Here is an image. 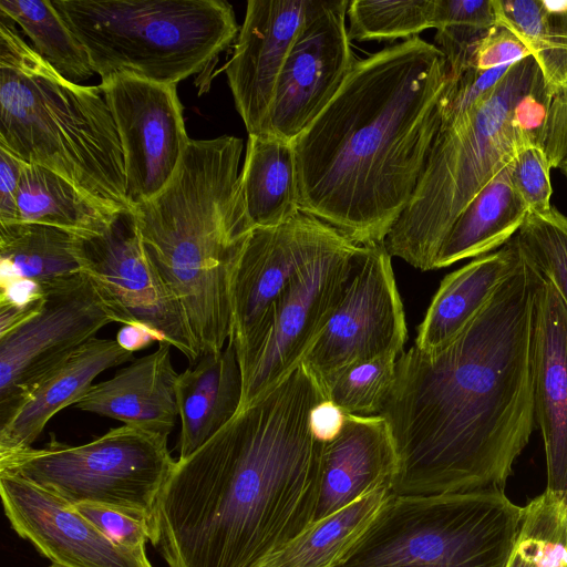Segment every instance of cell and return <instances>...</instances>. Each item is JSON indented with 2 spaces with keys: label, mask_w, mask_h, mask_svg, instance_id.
<instances>
[{
  "label": "cell",
  "mask_w": 567,
  "mask_h": 567,
  "mask_svg": "<svg viewBox=\"0 0 567 567\" xmlns=\"http://www.w3.org/2000/svg\"><path fill=\"white\" fill-rule=\"evenodd\" d=\"M73 506L115 544L133 550H145L151 536L147 519L97 503H80Z\"/></svg>",
  "instance_id": "obj_38"
},
{
  "label": "cell",
  "mask_w": 567,
  "mask_h": 567,
  "mask_svg": "<svg viewBox=\"0 0 567 567\" xmlns=\"http://www.w3.org/2000/svg\"><path fill=\"white\" fill-rule=\"evenodd\" d=\"M241 153L236 136L190 140L169 183L132 209L145 254L181 305L199 357L220 352L231 337L234 278L255 229Z\"/></svg>",
  "instance_id": "obj_4"
},
{
  "label": "cell",
  "mask_w": 567,
  "mask_h": 567,
  "mask_svg": "<svg viewBox=\"0 0 567 567\" xmlns=\"http://www.w3.org/2000/svg\"><path fill=\"white\" fill-rule=\"evenodd\" d=\"M241 394L243 375L231 340L220 352L205 354L178 373V458L189 456L234 417Z\"/></svg>",
  "instance_id": "obj_25"
},
{
  "label": "cell",
  "mask_w": 567,
  "mask_h": 567,
  "mask_svg": "<svg viewBox=\"0 0 567 567\" xmlns=\"http://www.w3.org/2000/svg\"><path fill=\"white\" fill-rule=\"evenodd\" d=\"M116 339L93 338L41 378L0 423V457L32 447L48 422L74 405L103 371L132 361Z\"/></svg>",
  "instance_id": "obj_22"
},
{
  "label": "cell",
  "mask_w": 567,
  "mask_h": 567,
  "mask_svg": "<svg viewBox=\"0 0 567 567\" xmlns=\"http://www.w3.org/2000/svg\"><path fill=\"white\" fill-rule=\"evenodd\" d=\"M496 24L492 0H434V45L445 58L449 79L471 68L477 45Z\"/></svg>",
  "instance_id": "obj_32"
},
{
  "label": "cell",
  "mask_w": 567,
  "mask_h": 567,
  "mask_svg": "<svg viewBox=\"0 0 567 567\" xmlns=\"http://www.w3.org/2000/svg\"><path fill=\"white\" fill-rule=\"evenodd\" d=\"M405 341L391 255L383 244L361 245L344 293L302 363L321 382L357 362L399 357Z\"/></svg>",
  "instance_id": "obj_13"
},
{
  "label": "cell",
  "mask_w": 567,
  "mask_h": 567,
  "mask_svg": "<svg viewBox=\"0 0 567 567\" xmlns=\"http://www.w3.org/2000/svg\"><path fill=\"white\" fill-rule=\"evenodd\" d=\"M522 257L514 236L497 250L445 276L417 328L414 346L432 351L453 340L516 269Z\"/></svg>",
  "instance_id": "obj_24"
},
{
  "label": "cell",
  "mask_w": 567,
  "mask_h": 567,
  "mask_svg": "<svg viewBox=\"0 0 567 567\" xmlns=\"http://www.w3.org/2000/svg\"><path fill=\"white\" fill-rule=\"evenodd\" d=\"M111 322L82 275L48 289L35 312L0 332V423L41 378Z\"/></svg>",
  "instance_id": "obj_12"
},
{
  "label": "cell",
  "mask_w": 567,
  "mask_h": 567,
  "mask_svg": "<svg viewBox=\"0 0 567 567\" xmlns=\"http://www.w3.org/2000/svg\"><path fill=\"white\" fill-rule=\"evenodd\" d=\"M508 166L512 185L529 212L551 207V166L542 148L532 144L518 145Z\"/></svg>",
  "instance_id": "obj_37"
},
{
  "label": "cell",
  "mask_w": 567,
  "mask_h": 567,
  "mask_svg": "<svg viewBox=\"0 0 567 567\" xmlns=\"http://www.w3.org/2000/svg\"><path fill=\"white\" fill-rule=\"evenodd\" d=\"M496 23L511 30L537 62L549 101L540 147L559 166L567 158V0H492Z\"/></svg>",
  "instance_id": "obj_20"
},
{
  "label": "cell",
  "mask_w": 567,
  "mask_h": 567,
  "mask_svg": "<svg viewBox=\"0 0 567 567\" xmlns=\"http://www.w3.org/2000/svg\"><path fill=\"white\" fill-rule=\"evenodd\" d=\"M344 411L329 400L316 404L309 415V426L313 439L329 443L337 439L346 423Z\"/></svg>",
  "instance_id": "obj_42"
},
{
  "label": "cell",
  "mask_w": 567,
  "mask_h": 567,
  "mask_svg": "<svg viewBox=\"0 0 567 567\" xmlns=\"http://www.w3.org/2000/svg\"><path fill=\"white\" fill-rule=\"evenodd\" d=\"M361 249L349 238L300 270L276 303L267 340L243 383L238 412L275 389L305 360L349 282Z\"/></svg>",
  "instance_id": "obj_14"
},
{
  "label": "cell",
  "mask_w": 567,
  "mask_h": 567,
  "mask_svg": "<svg viewBox=\"0 0 567 567\" xmlns=\"http://www.w3.org/2000/svg\"><path fill=\"white\" fill-rule=\"evenodd\" d=\"M315 0H249L224 70L248 135L270 134V110L286 58Z\"/></svg>",
  "instance_id": "obj_18"
},
{
  "label": "cell",
  "mask_w": 567,
  "mask_h": 567,
  "mask_svg": "<svg viewBox=\"0 0 567 567\" xmlns=\"http://www.w3.org/2000/svg\"><path fill=\"white\" fill-rule=\"evenodd\" d=\"M349 3L315 0L277 81L270 134L292 142L329 104L352 71L357 60L346 27Z\"/></svg>",
  "instance_id": "obj_16"
},
{
  "label": "cell",
  "mask_w": 567,
  "mask_h": 567,
  "mask_svg": "<svg viewBox=\"0 0 567 567\" xmlns=\"http://www.w3.org/2000/svg\"><path fill=\"white\" fill-rule=\"evenodd\" d=\"M18 207L19 223L52 226L81 237L102 233L118 213L54 172L27 163L21 172Z\"/></svg>",
  "instance_id": "obj_29"
},
{
  "label": "cell",
  "mask_w": 567,
  "mask_h": 567,
  "mask_svg": "<svg viewBox=\"0 0 567 567\" xmlns=\"http://www.w3.org/2000/svg\"><path fill=\"white\" fill-rule=\"evenodd\" d=\"M3 511L13 530L63 567H153L145 550L115 544L72 504L9 473H0Z\"/></svg>",
  "instance_id": "obj_17"
},
{
  "label": "cell",
  "mask_w": 567,
  "mask_h": 567,
  "mask_svg": "<svg viewBox=\"0 0 567 567\" xmlns=\"http://www.w3.org/2000/svg\"><path fill=\"white\" fill-rule=\"evenodd\" d=\"M168 436L135 426L113 427L81 445L49 442L0 457V473L28 480L68 503H97L148 522L176 460Z\"/></svg>",
  "instance_id": "obj_9"
},
{
  "label": "cell",
  "mask_w": 567,
  "mask_h": 567,
  "mask_svg": "<svg viewBox=\"0 0 567 567\" xmlns=\"http://www.w3.org/2000/svg\"><path fill=\"white\" fill-rule=\"evenodd\" d=\"M523 512L502 487L391 494L337 567H506Z\"/></svg>",
  "instance_id": "obj_8"
},
{
  "label": "cell",
  "mask_w": 567,
  "mask_h": 567,
  "mask_svg": "<svg viewBox=\"0 0 567 567\" xmlns=\"http://www.w3.org/2000/svg\"><path fill=\"white\" fill-rule=\"evenodd\" d=\"M530 265L535 272L533 398L545 445V491L567 501V305L554 284Z\"/></svg>",
  "instance_id": "obj_19"
},
{
  "label": "cell",
  "mask_w": 567,
  "mask_h": 567,
  "mask_svg": "<svg viewBox=\"0 0 567 567\" xmlns=\"http://www.w3.org/2000/svg\"><path fill=\"white\" fill-rule=\"evenodd\" d=\"M78 258L114 322L150 329L190 365L199 360L181 305L145 254L132 209L118 212L102 233L79 236Z\"/></svg>",
  "instance_id": "obj_10"
},
{
  "label": "cell",
  "mask_w": 567,
  "mask_h": 567,
  "mask_svg": "<svg viewBox=\"0 0 567 567\" xmlns=\"http://www.w3.org/2000/svg\"><path fill=\"white\" fill-rule=\"evenodd\" d=\"M446 81L443 53L420 37L357 60L292 141L300 212L357 244H383L440 131Z\"/></svg>",
  "instance_id": "obj_3"
},
{
  "label": "cell",
  "mask_w": 567,
  "mask_h": 567,
  "mask_svg": "<svg viewBox=\"0 0 567 567\" xmlns=\"http://www.w3.org/2000/svg\"><path fill=\"white\" fill-rule=\"evenodd\" d=\"M529 55V50L517 35L507 28L496 24L477 45L471 66L491 70L513 64Z\"/></svg>",
  "instance_id": "obj_40"
},
{
  "label": "cell",
  "mask_w": 567,
  "mask_h": 567,
  "mask_svg": "<svg viewBox=\"0 0 567 567\" xmlns=\"http://www.w3.org/2000/svg\"><path fill=\"white\" fill-rule=\"evenodd\" d=\"M322 400L301 363L176 460L150 520L168 567H262L313 523L323 443L309 415Z\"/></svg>",
  "instance_id": "obj_2"
},
{
  "label": "cell",
  "mask_w": 567,
  "mask_h": 567,
  "mask_svg": "<svg viewBox=\"0 0 567 567\" xmlns=\"http://www.w3.org/2000/svg\"><path fill=\"white\" fill-rule=\"evenodd\" d=\"M395 470L396 453L385 419L381 414H347L339 436L322 445L320 494L313 523L390 486Z\"/></svg>",
  "instance_id": "obj_21"
},
{
  "label": "cell",
  "mask_w": 567,
  "mask_h": 567,
  "mask_svg": "<svg viewBox=\"0 0 567 567\" xmlns=\"http://www.w3.org/2000/svg\"><path fill=\"white\" fill-rule=\"evenodd\" d=\"M240 181L246 209L255 228L282 225L300 213L292 142L274 134L248 135Z\"/></svg>",
  "instance_id": "obj_27"
},
{
  "label": "cell",
  "mask_w": 567,
  "mask_h": 567,
  "mask_svg": "<svg viewBox=\"0 0 567 567\" xmlns=\"http://www.w3.org/2000/svg\"><path fill=\"white\" fill-rule=\"evenodd\" d=\"M347 14L351 41L409 40L434 28V0H353Z\"/></svg>",
  "instance_id": "obj_33"
},
{
  "label": "cell",
  "mask_w": 567,
  "mask_h": 567,
  "mask_svg": "<svg viewBox=\"0 0 567 567\" xmlns=\"http://www.w3.org/2000/svg\"><path fill=\"white\" fill-rule=\"evenodd\" d=\"M561 172L564 173L566 179H567V159L563 163L560 167Z\"/></svg>",
  "instance_id": "obj_45"
},
{
  "label": "cell",
  "mask_w": 567,
  "mask_h": 567,
  "mask_svg": "<svg viewBox=\"0 0 567 567\" xmlns=\"http://www.w3.org/2000/svg\"><path fill=\"white\" fill-rule=\"evenodd\" d=\"M99 86L117 130L133 209L169 183L190 141L177 85L114 74Z\"/></svg>",
  "instance_id": "obj_15"
},
{
  "label": "cell",
  "mask_w": 567,
  "mask_h": 567,
  "mask_svg": "<svg viewBox=\"0 0 567 567\" xmlns=\"http://www.w3.org/2000/svg\"><path fill=\"white\" fill-rule=\"evenodd\" d=\"M116 341L132 353L148 347L153 342L162 343L159 337L153 331L134 324H124L116 336Z\"/></svg>",
  "instance_id": "obj_43"
},
{
  "label": "cell",
  "mask_w": 567,
  "mask_h": 567,
  "mask_svg": "<svg viewBox=\"0 0 567 567\" xmlns=\"http://www.w3.org/2000/svg\"><path fill=\"white\" fill-rule=\"evenodd\" d=\"M515 237L523 256L554 284L567 305V216L553 206L529 212Z\"/></svg>",
  "instance_id": "obj_36"
},
{
  "label": "cell",
  "mask_w": 567,
  "mask_h": 567,
  "mask_svg": "<svg viewBox=\"0 0 567 567\" xmlns=\"http://www.w3.org/2000/svg\"><path fill=\"white\" fill-rule=\"evenodd\" d=\"M540 78L532 55L520 59L474 107L441 123L413 196L383 241L391 257L434 269L454 221L524 144L514 110Z\"/></svg>",
  "instance_id": "obj_6"
},
{
  "label": "cell",
  "mask_w": 567,
  "mask_h": 567,
  "mask_svg": "<svg viewBox=\"0 0 567 567\" xmlns=\"http://www.w3.org/2000/svg\"><path fill=\"white\" fill-rule=\"evenodd\" d=\"M101 80L174 84L215 64L237 38L225 0H53Z\"/></svg>",
  "instance_id": "obj_7"
},
{
  "label": "cell",
  "mask_w": 567,
  "mask_h": 567,
  "mask_svg": "<svg viewBox=\"0 0 567 567\" xmlns=\"http://www.w3.org/2000/svg\"><path fill=\"white\" fill-rule=\"evenodd\" d=\"M390 495V486L380 487L312 523L262 567H337Z\"/></svg>",
  "instance_id": "obj_30"
},
{
  "label": "cell",
  "mask_w": 567,
  "mask_h": 567,
  "mask_svg": "<svg viewBox=\"0 0 567 567\" xmlns=\"http://www.w3.org/2000/svg\"><path fill=\"white\" fill-rule=\"evenodd\" d=\"M506 567H539L536 561L522 548L514 546Z\"/></svg>",
  "instance_id": "obj_44"
},
{
  "label": "cell",
  "mask_w": 567,
  "mask_h": 567,
  "mask_svg": "<svg viewBox=\"0 0 567 567\" xmlns=\"http://www.w3.org/2000/svg\"><path fill=\"white\" fill-rule=\"evenodd\" d=\"M398 358L383 355L336 371L320 382L326 400L347 414H381L394 383Z\"/></svg>",
  "instance_id": "obj_34"
},
{
  "label": "cell",
  "mask_w": 567,
  "mask_h": 567,
  "mask_svg": "<svg viewBox=\"0 0 567 567\" xmlns=\"http://www.w3.org/2000/svg\"><path fill=\"white\" fill-rule=\"evenodd\" d=\"M49 567H63V566H60V565H58V564H52V565H51V566H49Z\"/></svg>",
  "instance_id": "obj_46"
},
{
  "label": "cell",
  "mask_w": 567,
  "mask_h": 567,
  "mask_svg": "<svg viewBox=\"0 0 567 567\" xmlns=\"http://www.w3.org/2000/svg\"><path fill=\"white\" fill-rule=\"evenodd\" d=\"M534 285L523 256L453 340L399 355L381 412L396 453L392 495L503 488L535 422Z\"/></svg>",
  "instance_id": "obj_1"
},
{
  "label": "cell",
  "mask_w": 567,
  "mask_h": 567,
  "mask_svg": "<svg viewBox=\"0 0 567 567\" xmlns=\"http://www.w3.org/2000/svg\"><path fill=\"white\" fill-rule=\"evenodd\" d=\"M515 545L539 567H567V501L547 491L532 499Z\"/></svg>",
  "instance_id": "obj_35"
},
{
  "label": "cell",
  "mask_w": 567,
  "mask_h": 567,
  "mask_svg": "<svg viewBox=\"0 0 567 567\" xmlns=\"http://www.w3.org/2000/svg\"><path fill=\"white\" fill-rule=\"evenodd\" d=\"M24 162L0 146V225L20 221L18 193Z\"/></svg>",
  "instance_id": "obj_41"
},
{
  "label": "cell",
  "mask_w": 567,
  "mask_h": 567,
  "mask_svg": "<svg viewBox=\"0 0 567 567\" xmlns=\"http://www.w3.org/2000/svg\"><path fill=\"white\" fill-rule=\"evenodd\" d=\"M307 213L287 223L255 228L233 284V341L248 379L270 331L276 303L292 278L324 251L347 239Z\"/></svg>",
  "instance_id": "obj_11"
},
{
  "label": "cell",
  "mask_w": 567,
  "mask_h": 567,
  "mask_svg": "<svg viewBox=\"0 0 567 567\" xmlns=\"http://www.w3.org/2000/svg\"><path fill=\"white\" fill-rule=\"evenodd\" d=\"M78 239V235L47 225H0V285L27 282L44 293L82 276Z\"/></svg>",
  "instance_id": "obj_28"
},
{
  "label": "cell",
  "mask_w": 567,
  "mask_h": 567,
  "mask_svg": "<svg viewBox=\"0 0 567 567\" xmlns=\"http://www.w3.org/2000/svg\"><path fill=\"white\" fill-rule=\"evenodd\" d=\"M9 17L31 41L32 49L60 75L82 84L95 73L87 54L50 0H0Z\"/></svg>",
  "instance_id": "obj_31"
},
{
  "label": "cell",
  "mask_w": 567,
  "mask_h": 567,
  "mask_svg": "<svg viewBox=\"0 0 567 567\" xmlns=\"http://www.w3.org/2000/svg\"><path fill=\"white\" fill-rule=\"evenodd\" d=\"M528 213L512 185L507 165L454 221L439 249L434 269L501 248L515 236Z\"/></svg>",
  "instance_id": "obj_26"
},
{
  "label": "cell",
  "mask_w": 567,
  "mask_h": 567,
  "mask_svg": "<svg viewBox=\"0 0 567 567\" xmlns=\"http://www.w3.org/2000/svg\"><path fill=\"white\" fill-rule=\"evenodd\" d=\"M171 344L132 360L107 380L92 384L75 409L111 417L125 425L169 435L178 417Z\"/></svg>",
  "instance_id": "obj_23"
},
{
  "label": "cell",
  "mask_w": 567,
  "mask_h": 567,
  "mask_svg": "<svg viewBox=\"0 0 567 567\" xmlns=\"http://www.w3.org/2000/svg\"><path fill=\"white\" fill-rule=\"evenodd\" d=\"M509 65L491 70L471 66L455 80L447 78L441 101V123L452 121L474 107L506 73Z\"/></svg>",
  "instance_id": "obj_39"
},
{
  "label": "cell",
  "mask_w": 567,
  "mask_h": 567,
  "mask_svg": "<svg viewBox=\"0 0 567 567\" xmlns=\"http://www.w3.org/2000/svg\"><path fill=\"white\" fill-rule=\"evenodd\" d=\"M0 146L117 212L126 197L117 130L99 85L60 75L0 13Z\"/></svg>",
  "instance_id": "obj_5"
}]
</instances>
